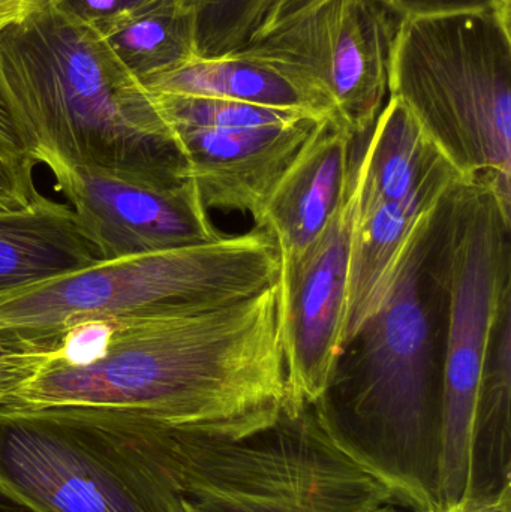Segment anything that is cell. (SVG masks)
Segmentation results:
<instances>
[{"instance_id":"obj_1","label":"cell","mask_w":511,"mask_h":512,"mask_svg":"<svg viewBox=\"0 0 511 512\" xmlns=\"http://www.w3.org/2000/svg\"><path fill=\"white\" fill-rule=\"evenodd\" d=\"M278 282L216 306L0 340V406L86 409L243 438L284 411Z\"/></svg>"},{"instance_id":"obj_2","label":"cell","mask_w":511,"mask_h":512,"mask_svg":"<svg viewBox=\"0 0 511 512\" xmlns=\"http://www.w3.org/2000/svg\"><path fill=\"white\" fill-rule=\"evenodd\" d=\"M0 99L35 164L186 177L155 95L62 0L0 33Z\"/></svg>"},{"instance_id":"obj_3","label":"cell","mask_w":511,"mask_h":512,"mask_svg":"<svg viewBox=\"0 0 511 512\" xmlns=\"http://www.w3.org/2000/svg\"><path fill=\"white\" fill-rule=\"evenodd\" d=\"M434 219L351 343L356 358L314 405L333 442L416 512H438L440 483L441 364L425 276Z\"/></svg>"},{"instance_id":"obj_4","label":"cell","mask_w":511,"mask_h":512,"mask_svg":"<svg viewBox=\"0 0 511 512\" xmlns=\"http://www.w3.org/2000/svg\"><path fill=\"white\" fill-rule=\"evenodd\" d=\"M108 414L165 466L191 512H374L396 504L333 442L314 405L234 439Z\"/></svg>"},{"instance_id":"obj_5","label":"cell","mask_w":511,"mask_h":512,"mask_svg":"<svg viewBox=\"0 0 511 512\" xmlns=\"http://www.w3.org/2000/svg\"><path fill=\"white\" fill-rule=\"evenodd\" d=\"M511 207L485 179L462 180L429 234L425 274L446 309L438 512L470 496L471 442L495 325L511 301Z\"/></svg>"},{"instance_id":"obj_6","label":"cell","mask_w":511,"mask_h":512,"mask_svg":"<svg viewBox=\"0 0 511 512\" xmlns=\"http://www.w3.org/2000/svg\"><path fill=\"white\" fill-rule=\"evenodd\" d=\"M389 96L408 108L462 180L511 206V18L492 12L402 18Z\"/></svg>"},{"instance_id":"obj_7","label":"cell","mask_w":511,"mask_h":512,"mask_svg":"<svg viewBox=\"0 0 511 512\" xmlns=\"http://www.w3.org/2000/svg\"><path fill=\"white\" fill-rule=\"evenodd\" d=\"M275 240L254 228L173 251L98 261L0 294V340L33 339L95 319L233 303L278 282Z\"/></svg>"},{"instance_id":"obj_8","label":"cell","mask_w":511,"mask_h":512,"mask_svg":"<svg viewBox=\"0 0 511 512\" xmlns=\"http://www.w3.org/2000/svg\"><path fill=\"white\" fill-rule=\"evenodd\" d=\"M0 512H189L165 466L108 412L0 406Z\"/></svg>"},{"instance_id":"obj_9","label":"cell","mask_w":511,"mask_h":512,"mask_svg":"<svg viewBox=\"0 0 511 512\" xmlns=\"http://www.w3.org/2000/svg\"><path fill=\"white\" fill-rule=\"evenodd\" d=\"M395 29L375 0H326L236 54L284 75L356 140L372 131L389 95Z\"/></svg>"},{"instance_id":"obj_10","label":"cell","mask_w":511,"mask_h":512,"mask_svg":"<svg viewBox=\"0 0 511 512\" xmlns=\"http://www.w3.org/2000/svg\"><path fill=\"white\" fill-rule=\"evenodd\" d=\"M360 185L359 156L353 153L344 194L326 227L302 258L279 274L287 414H297L324 397L344 357L348 270Z\"/></svg>"},{"instance_id":"obj_11","label":"cell","mask_w":511,"mask_h":512,"mask_svg":"<svg viewBox=\"0 0 511 512\" xmlns=\"http://www.w3.org/2000/svg\"><path fill=\"white\" fill-rule=\"evenodd\" d=\"M48 170L99 261L189 248L222 237L189 177L156 179L74 165Z\"/></svg>"},{"instance_id":"obj_12","label":"cell","mask_w":511,"mask_h":512,"mask_svg":"<svg viewBox=\"0 0 511 512\" xmlns=\"http://www.w3.org/2000/svg\"><path fill=\"white\" fill-rule=\"evenodd\" d=\"M243 129L173 128L186 177L206 209L234 210L257 219L318 122Z\"/></svg>"},{"instance_id":"obj_13","label":"cell","mask_w":511,"mask_h":512,"mask_svg":"<svg viewBox=\"0 0 511 512\" xmlns=\"http://www.w3.org/2000/svg\"><path fill=\"white\" fill-rule=\"evenodd\" d=\"M354 141L332 120H320L255 219L254 228L278 246L281 273L311 248L338 207Z\"/></svg>"},{"instance_id":"obj_14","label":"cell","mask_w":511,"mask_h":512,"mask_svg":"<svg viewBox=\"0 0 511 512\" xmlns=\"http://www.w3.org/2000/svg\"><path fill=\"white\" fill-rule=\"evenodd\" d=\"M455 186L431 189L357 216L348 270L344 354L383 303L408 249Z\"/></svg>"},{"instance_id":"obj_15","label":"cell","mask_w":511,"mask_h":512,"mask_svg":"<svg viewBox=\"0 0 511 512\" xmlns=\"http://www.w3.org/2000/svg\"><path fill=\"white\" fill-rule=\"evenodd\" d=\"M359 162V218L384 204L402 203L462 180L413 114L393 96L381 110Z\"/></svg>"},{"instance_id":"obj_16","label":"cell","mask_w":511,"mask_h":512,"mask_svg":"<svg viewBox=\"0 0 511 512\" xmlns=\"http://www.w3.org/2000/svg\"><path fill=\"white\" fill-rule=\"evenodd\" d=\"M74 210L39 195L0 215V294L75 273L98 262Z\"/></svg>"},{"instance_id":"obj_17","label":"cell","mask_w":511,"mask_h":512,"mask_svg":"<svg viewBox=\"0 0 511 512\" xmlns=\"http://www.w3.org/2000/svg\"><path fill=\"white\" fill-rule=\"evenodd\" d=\"M93 24L141 81L198 59L188 0H141Z\"/></svg>"},{"instance_id":"obj_18","label":"cell","mask_w":511,"mask_h":512,"mask_svg":"<svg viewBox=\"0 0 511 512\" xmlns=\"http://www.w3.org/2000/svg\"><path fill=\"white\" fill-rule=\"evenodd\" d=\"M507 486H511V301L495 325L480 385L467 504L492 498Z\"/></svg>"},{"instance_id":"obj_19","label":"cell","mask_w":511,"mask_h":512,"mask_svg":"<svg viewBox=\"0 0 511 512\" xmlns=\"http://www.w3.org/2000/svg\"><path fill=\"white\" fill-rule=\"evenodd\" d=\"M155 93L228 99L266 107L291 108L324 117L314 102L275 69L240 54L195 59L174 71L143 81ZM327 119V117H326Z\"/></svg>"},{"instance_id":"obj_20","label":"cell","mask_w":511,"mask_h":512,"mask_svg":"<svg viewBox=\"0 0 511 512\" xmlns=\"http://www.w3.org/2000/svg\"><path fill=\"white\" fill-rule=\"evenodd\" d=\"M162 116L173 128L243 129L281 126L318 117L291 108L266 107L228 99L155 93ZM326 119V117H318Z\"/></svg>"},{"instance_id":"obj_21","label":"cell","mask_w":511,"mask_h":512,"mask_svg":"<svg viewBox=\"0 0 511 512\" xmlns=\"http://www.w3.org/2000/svg\"><path fill=\"white\" fill-rule=\"evenodd\" d=\"M194 17L198 59L231 56L248 47L270 0H188Z\"/></svg>"},{"instance_id":"obj_22","label":"cell","mask_w":511,"mask_h":512,"mask_svg":"<svg viewBox=\"0 0 511 512\" xmlns=\"http://www.w3.org/2000/svg\"><path fill=\"white\" fill-rule=\"evenodd\" d=\"M392 17H429V15L492 12L511 18V0H375Z\"/></svg>"},{"instance_id":"obj_23","label":"cell","mask_w":511,"mask_h":512,"mask_svg":"<svg viewBox=\"0 0 511 512\" xmlns=\"http://www.w3.org/2000/svg\"><path fill=\"white\" fill-rule=\"evenodd\" d=\"M32 171L33 165L20 164L0 153V215L21 212L39 197Z\"/></svg>"},{"instance_id":"obj_24","label":"cell","mask_w":511,"mask_h":512,"mask_svg":"<svg viewBox=\"0 0 511 512\" xmlns=\"http://www.w3.org/2000/svg\"><path fill=\"white\" fill-rule=\"evenodd\" d=\"M323 2H326V0H270L269 9L264 15L257 38L279 29V27L302 15L303 12L309 11V9Z\"/></svg>"},{"instance_id":"obj_25","label":"cell","mask_w":511,"mask_h":512,"mask_svg":"<svg viewBox=\"0 0 511 512\" xmlns=\"http://www.w3.org/2000/svg\"><path fill=\"white\" fill-rule=\"evenodd\" d=\"M56 0H0V33L44 11Z\"/></svg>"},{"instance_id":"obj_26","label":"cell","mask_w":511,"mask_h":512,"mask_svg":"<svg viewBox=\"0 0 511 512\" xmlns=\"http://www.w3.org/2000/svg\"><path fill=\"white\" fill-rule=\"evenodd\" d=\"M0 153L12 161L29 164L35 167V162L27 155L26 147L15 129L14 122L0 99Z\"/></svg>"},{"instance_id":"obj_27","label":"cell","mask_w":511,"mask_h":512,"mask_svg":"<svg viewBox=\"0 0 511 512\" xmlns=\"http://www.w3.org/2000/svg\"><path fill=\"white\" fill-rule=\"evenodd\" d=\"M62 2L90 23H95L120 9V0H62Z\"/></svg>"},{"instance_id":"obj_28","label":"cell","mask_w":511,"mask_h":512,"mask_svg":"<svg viewBox=\"0 0 511 512\" xmlns=\"http://www.w3.org/2000/svg\"><path fill=\"white\" fill-rule=\"evenodd\" d=\"M458 512H511V486L492 498L470 502Z\"/></svg>"},{"instance_id":"obj_29","label":"cell","mask_w":511,"mask_h":512,"mask_svg":"<svg viewBox=\"0 0 511 512\" xmlns=\"http://www.w3.org/2000/svg\"><path fill=\"white\" fill-rule=\"evenodd\" d=\"M374 512H416L408 510V508L402 507V505L398 504H387L384 507L378 508Z\"/></svg>"},{"instance_id":"obj_30","label":"cell","mask_w":511,"mask_h":512,"mask_svg":"<svg viewBox=\"0 0 511 512\" xmlns=\"http://www.w3.org/2000/svg\"><path fill=\"white\" fill-rule=\"evenodd\" d=\"M138 2H141V0H120V9L128 8V6L135 5Z\"/></svg>"},{"instance_id":"obj_31","label":"cell","mask_w":511,"mask_h":512,"mask_svg":"<svg viewBox=\"0 0 511 512\" xmlns=\"http://www.w3.org/2000/svg\"><path fill=\"white\" fill-rule=\"evenodd\" d=\"M189 512H191V510H189Z\"/></svg>"}]
</instances>
